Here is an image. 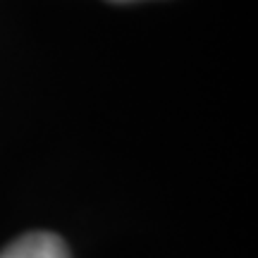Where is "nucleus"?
Listing matches in <instances>:
<instances>
[{
	"mask_svg": "<svg viewBox=\"0 0 258 258\" xmlns=\"http://www.w3.org/2000/svg\"><path fill=\"white\" fill-rule=\"evenodd\" d=\"M0 258H70V251L53 232H29L0 251Z\"/></svg>",
	"mask_w": 258,
	"mask_h": 258,
	"instance_id": "nucleus-1",
	"label": "nucleus"
}]
</instances>
